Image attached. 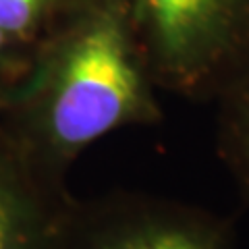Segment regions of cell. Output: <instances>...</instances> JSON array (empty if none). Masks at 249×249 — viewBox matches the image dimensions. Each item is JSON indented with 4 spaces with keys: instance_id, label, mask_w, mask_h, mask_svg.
Listing matches in <instances>:
<instances>
[{
    "instance_id": "5b68a950",
    "label": "cell",
    "mask_w": 249,
    "mask_h": 249,
    "mask_svg": "<svg viewBox=\"0 0 249 249\" xmlns=\"http://www.w3.org/2000/svg\"><path fill=\"white\" fill-rule=\"evenodd\" d=\"M216 154L249 201V81L216 102Z\"/></svg>"
},
{
    "instance_id": "7a4b0ae2",
    "label": "cell",
    "mask_w": 249,
    "mask_h": 249,
    "mask_svg": "<svg viewBox=\"0 0 249 249\" xmlns=\"http://www.w3.org/2000/svg\"><path fill=\"white\" fill-rule=\"evenodd\" d=\"M131 11L160 91L216 104L249 81V0H131Z\"/></svg>"
},
{
    "instance_id": "8992f818",
    "label": "cell",
    "mask_w": 249,
    "mask_h": 249,
    "mask_svg": "<svg viewBox=\"0 0 249 249\" xmlns=\"http://www.w3.org/2000/svg\"><path fill=\"white\" fill-rule=\"evenodd\" d=\"M62 0H0V34L31 52Z\"/></svg>"
},
{
    "instance_id": "277c9868",
    "label": "cell",
    "mask_w": 249,
    "mask_h": 249,
    "mask_svg": "<svg viewBox=\"0 0 249 249\" xmlns=\"http://www.w3.org/2000/svg\"><path fill=\"white\" fill-rule=\"evenodd\" d=\"M73 193L23 156L0 123V249H52Z\"/></svg>"
},
{
    "instance_id": "3957f363",
    "label": "cell",
    "mask_w": 249,
    "mask_h": 249,
    "mask_svg": "<svg viewBox=\"0 0 249 249\" xmlns=\"http://www.w3.org/2000/svg\"><path fill=\"white\" fill-rule=\"evenodd\" d=\"M52 249H237L232 218L143 191L77 199L62 212Z\"/></svg>"
},
{
    "instance_id": "52a82bcc",
    "label": "cell",
    "mask_w": 249,
    "mask_h": 249,
    "mask_svg": "<svg viewBox=\"0 0 249 249\" xmlns=\"http://www.w3.org/2000/svg\"><path fill=\"white\" fill-rule=\"evenodd\" d=\"M27 52L17 48L13 42H9L0 34V108L4 106L15 85L21 81V77L27 69Z\"/></svg>"
},
{
    "instance_id": "6da1fadb",
    "label": "cell",
    "mask_w": 249,
    "mask_h": 249,
    "mask_svg": "<svg viewBox=\"0 0 249 249\" xmlns=\"http://www.w3.org/2000/svg\"><path fill=\"white\" fill-rule=\"evenodd\" d=\"M158 91L131 0H62L0 123L46 178L67 185L77 158L100 139L162 121Z\"/></svg>"
}]
</instances>
